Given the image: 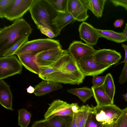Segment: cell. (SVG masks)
<instances>
[{
	"label": "cell",
	"mask_w": 127,
	"mask_h": 127,
	"mask_svg": "<svg viewBox=\"0 0 127 127\" xmlns=\"http://www.w3.org/2000/svg\"><path fill=\"white\" fill-rule=\"evenodd\" d=\"M78 64L85 76H94L101 74L112 66L99 62L95 59L93 55L82 58Z\"/></svg>",
	"instance_id": "cell-7"
},
{
	"label": "cell",
	"mask_w": 127,
	"mask_h": 127,
	"mask_svg": "<svg viewBox=\"0 0 127 127\" xmlns=\"http://www.w3.org/2000/svg\"><path fill=\"white\" fill-rule=\"evenodd\" d=\"M94 106L88 105L80 107L78 113L77 127H85L90 113L94 111Z\"/></svg>",
	"instance_id": "cell-23"
},
{
	"label": "cell",
	"mask_w": 127,
	"mask_h": 127,
	"mask_svg": "<svg viewBox=\"0 0 127 127\" xmlns=\"http://www.w3.org/2000/svg\"><path fill=\"white\" fill-rule=\"evenodd\" d=\"M103 85L106 93L111 100L114 102L115 89L113 78L110 73H108L105 76Z\"/></svg>",
	"instance_id": "cell-25"
},
{
	"label": "cell",
	"mask_w": 127,
	"mask_h": 127,
	"mask_svg": "<svg viewBox=\"0 0 127 127\" xmlns=\"http://www.w3.org/2000/svg\"><path fill=\"white\" fill-rule=\"evenodd\" d=\"M22 65L15 55L0 58V80L20 73Z\"/></svg>",
	"instance_id": "cell-6"
},
{
	"label": "cell",
	"mask_w": 127,
	"mask_h": 127,
	"mask_svg": "<svg viewBox=\"0 0 127 127\" xmlns=\"http://www.w3.org/2000/svg\"><path fill=\"white\" fill-rule=\"evenodd\" d=\"M32 127H50L47 120L45 119L35 121Z\"/></svg>",
	"instance_id": "cell-36"
},
{
	"label": "cell",
	"mask_w": 127,
	"mask_h": 127,
	"mask_svg": "<svg viewBox=\"0 0 127 127\" xmlns=\"http://www.w3.org/2000/svg\"><path fill=\"white\" fill-rule=\"evenodd\" d=\"M103 84L97 87L92 86L91 87L93 91V96L97 106L114 104V102L111 100L105 92Z\"/></svg>",
	"instance_id": "cell-18"
},
{
	"label": "cell",
	"mask_w": 127,
	"mask_h": 127,
	"mask_svg": "<svg viewBox=\"0 0 127 127\" xmlns=\"http://www.w3.org/2000/svg\"><path fill=\"white\" fill-rule=\"evenodd\" d=\"M72 103L69 104L57 99L54 100L50 105L44 115V119L48 120L56 116H69L73 117Z\"/></svg>",
	"instance_id": "cell-9"
},
{
	"label": "cell",
	"mask_w": 127,
	"mask_h": 127,
	"mask_svg": "<svg viewBox=\"0 0 127 127\" xmlns=\"http://www.w3.org/2000/svg\"><path fill=\"white\" fill-rule=\"evenodd\" d=\"M39 67V77L50 82L78 85L85 77L68 52L62 56L53 67Z\"/></svg>",
	"instance_id": "cell-1"
},
{
	"label": "cell",
	"mask_w": 127,
	"mask_h": 127,
	"mask_svg": "<svg viewBox=\"0 0 127 127\" xmlns=\"http://www.w3.org/2000/svg\"><path fill=\"white\" fill-rule=\"evenodd\" d=\"M27 92L30 94L34 93L35 91L34 88L31 86H30L26 89Z\"/></svg>",
	"instance_id": "cell-41"
},
{
	"label": "cell",
	"mask_w": 127,
	"mask_h": 127,
	"mask_svg": "<svg viewBox=\"0 0 127 127\" xmlns=\"http://www.w3.org/2000/svg\"><path fill=\"white\" fill-rule=\"evenodd\" d=\"M78 113H74L70 127H77Z\"/></svg>",
	"instance_id": "cell-38"
},
{
	"label": "cell",
	"mask_w": 127,
	"mask_h": 127,
	"mask_svg": "<svg viewBox=\"0 0 127 127\" xmlns=\"http://www.w3.org/2000/svg\"><path fill=\"white\" fill-rule=\"evenodd\" d=\"M68 51L78 63L82 58L93 55L96 50L92 46L81 41H75L70 44Z\"/></svg>",
	"instance_id": "cell-12"
},
{
	"label": "cell",
	"mask_w": 127,
	"mask_h": 127,
	"mask_svg": "<svg viewBox=\"0 0 127 127\" xmlns=\"http://www.w3.org/2000/svg\"><path fill=\"white\" fill-rule=\"evenodd\" d=\"M13 96L10 86L2 80L0 81V103L5 108L11 111Z\"/></svg>",
	"instance_id": "cell-15"
},
{
	"label": "cell",
	"mask_w": 127,
	"mask_h": 127,
	"mask_svg": "<svg viewBox=\"0 0 127 127\" xmlns=\"http://www.w3.org/2000/svg\"><path fill=\"white\" fill-rule=\"evenodd\" d=\"M127 80V62L125 63L124 66L119 78V82L122 84L126 82Z\"/></svg>",
	"instance_id": "cell-33"
},
{
	"label": "cell",
	"mask_w": 127,
	"mask_h": 127,
	"mask_svg": "<svg viewBox=\"0 0 127 127\" xmlns=\"http://www.w3.org/2000/svg\"><path fill=\"white\" fill-rule=\"evenodd\" d=\"M106 0H88V9L97 18L102 17Z\"/></svg>",
	"instance_id": "cell-24"
},
{
	"label": "cell",
	"mask_w": 127,
	"mask_h": 127,
	"mask_svg": "<svg viewBox=\"0 0 127 127\" xmlns=\"http://www.w3.org/2000/svg\"><path fill=\"white\" fill-rule=\"evenodd\" d=\"M115 122L116 127H127V107L122 110L121 114Z\"/></svg>",
	"instance_id": "cell-31"
},
{
	"label": "cell",
	"mask_w": 127,
	"mask_h": 127,
	"mask_svg": "<svg viewBox=\"0 0 127 127\" xmlns=\"http://www.w3.org/2000/svg\"><path fill=\"white\" fill-rule=\"evenodd\" d=\"M28 37L24 38L14 44L4 53L2 57H7L15 55L18 50L28 41Z\"/></svg>",
	"instance_id": "cell-30"
},
{
	"label": "cell",
	"mask_w": 127,
	"mask_h": 127,
	"mask_svg": "<svg viewBox=\"0 0 127 127\" xmlns=\"http://www.w3.org/2000/svg\"><path fill=\"white\" fill-rule=\"evenodd\" d=\"M75 20L67 11L65 13H59L53 21V25L59 34L62 30L68 24L73 23Z\"/></svg>",
	"instance_id": "cell-19"
},
{
	"label": "cell",
	"mask_w": 127,
	"mask_h": 127,
	"mask_svg": "<svg viewBox=\"0 0 127 127\" xmlns=\"http://www.w3.org/2000/svg\"><path fill=\"white\" fill-rule=\"evenodd\" d=\"M29 10L37 28L42 26L52 31L56 37L59 35L52 23L58 13L52 8L47 0H33Z\"/></svg>",
	"instance_id": "cell-3"
},
{
	"label": "cell",
	"mask_w": 127,
	"mask_h": 127,
	"mask_svg": "<svg viewBox=\"0 0 127 127\" xmlns=\"http://www.w3.org/2000/svg\"><path fill=\"white\" fill-rule=\"evenodd\" d=\"M123 96L125 100L126 101H127V93L124 94Z\"/></svg>",
	"instance_id": "cell-44"
},
{
	"label": "cell",
	"mask_w": 127,
	"mask_h": 127,
	"mask_svg": "<svg viewBox=\"0 0 127 127\" xmlns=\"http://www.w3.org/2000/svg\"><path fill=\"white\" fill-rule=\"evenodd\" d=\"M61 47L58 40L48 38L38 39L27 41L18 50L15 55L36 53Z\"/></svg>",
	"instance_id": "cell-4"
},
{
	"label": "cell",
	"mask_w": 127,
	"mask_h": 127,
	"mask_svg": "<svg viewBox=\"0 0 127 127\" xmlns=\"http://www.w3.org/2000/svg\"><path fill=\"white\" fill-rule=\"evenodd\" d=\"M72 109L73 113H78L80 107L77 103H72Z\"/></svg>",
	"instance_id": "cell-39"
},
{
	"label": "cell",
	"mask_w": 127,
	"mask_h": 127,
	"mask_svg": "<svg viewBox=\"0 0 127 127\" xmlns=\"http://www.w3.org/2000/svg\"><path fill=\"white\" fill-rule=\"evenodd\" d=\"M96 120L103 124L109 125L115 122L122 110L114 104L94 107Z\"/></svg>",
	"instance_id": "cell-5"
},
{
	"label": "cell",
	"mask_w": 127,
	"mask_h": 127,
	"mask_svg": "<svg viewBox=\"0 0 127 127\" xmlns=\"http://www.w3.org/2000/svg\"><path fill=\"white\" fill-rule=\"evenodd\" d=\"M67 92L77 96L84 103L93 96V91L92 88L87 87L70 89H67Z\"/></svg>",
	"instance_id": "cell-21"
},
{
	"label": "cell",
	"mask_w": 127,
	"mask_h": 127,
	"mask_svg": "<svg viewBox=\"0 0 127 127\" xmlns=\"http://www.w3.org/2000/svg\"><path fill=\"white\" fill-rule=\"evenodd\" d=\"M107 127H116V123L115 122L111 124L107 125Z\"/></svg>",
	"instance_id": "cell-43"
},
{
	"label": "cell",
	"mask_w": 127,
	"mask_h": 127,
	"mask_svg": "<svg viewBox=\"0 0 127 127\" xmlns=\"http://www.w3.org/2000/svg\"><path fill=\"white\" fill-rule=\"evenodd\" d=\"M124 22V20L122 19H119L116 20L113 24L114 27L116 28L122 27Z\"/></svg>",
	"instance_id": "cell-37"
},
{
	"label": "cell",
	"mask_w": 127,
	"mask_h": 127,
	"mask_svg": "<svg viewBox=\"0 0 127 127\" xmlns=\"http://www.w3.org/2000/svg\"><path fill=\"white\" fill-rule=\"evenodd\" d=\"M32 29L23 18L15 20L11 25L0 30V56L2 57L14 44L29 37Z\"/></svg>",
	"instance_id": "cell-2"
},
{
	"label": "cell",
	"mask_w": 127,
	"mask_h": 127,
	"mask_svg": "<svg viewBox=\"0 0 127 127\" xmlns=\"http://www.w3.org/2000/svg\"><path fill=\"white\" fill-rule=\"evenodd\" d=\"M68 53L62 47L43 51L36 53L35 61L39 67H53L62 56Z\"/></svg>",
	"instance_id": "cell-8"
},
{
	"label": "cell",
	"mask_w": 127,
	"mask_h": 127,
	"mask_svg": "<svg viewBox=\"0 0 127 127\" xmlns=\"http://www.w3.org/2000/svg\"><path fill=\"white\" fill-rule=\"evenodd\" d=\"M88 0H68L67 11L76 20L83 22L88 18Z\"/></svg>",
	"instance_id": "cell-10"
},
{
	"label": "cell",
	"mask_w": 127,
	"mask_h": 127,
	"mask_svg": "<svg viewBox=\"0 0 127 127\" xmlns=\"http://www.w3.org/2000/svg\"><path fill=\"white\" fill-rule=\"evenodd\" d=\"M33 0H15L6 13L5 18L10 21L20 18L29 10Z\"/></svg>",
	"instance_id": "cell-11"
},
{
	"label": "cell",
	"mask_w": 127,
	"mask_h": 127,
	"mask_svg": "<svg viewBox=\"0 0 127 127\" xmlns=\"http://www.w3.org/2000/svg\"><path fill=\"white\" fill-rule=\"evenodd\" d=\"M93 56L95 59L99 62L110 65L118 63L122 58L120 53L111 49H103L96 50Z\"/></svg>",
	"instance_id": "cell-13"
},
{
	"label": "cell",
	"mask_w": 127,
	"mask_h": 127,
	"mask_svg": "<svg viewBox=\"0 0 127 127\" xmlns=\"http://www.w3.org/2000/svg\"><path fill=\"white\" fill-rule=\"evenodd\" d=\"M122 47L124 48L125 53L124 60L122 63H125L127 62V45L122 44Z\"/></svg>",
	"instance_id": "cell-40"
},
{
	"label": "cell",
	"mask_w": 127,
	"mask_h": 127,
	"mask_svg": "<svg viewBox=\"0 0 127 127\" xmlns=\"http://www.w3.org/2000/svg\"><path fill=\"white\" fill-rule=\"evenodd\" d=\"M18 125L20 127H27L29 124L31 114L25 109L18 111Z\"/></svg>",
	"instance_id": "cell-26"
},
{
	"label": "cell",
	"mask_w": 127,
	"mask_h": 127,
	"mask_svg": "<svg viewBox=\"0 0 127 127\" xmlns=\"http://www.w3.org/2000/svg\"><path fill=\"white\" fill-rule=\"evenodd\" d=\"M123 33L125 35L127 41V23H126L125 28L123 31Z\"/></svg>",
	"instance_id": "cell-42"
},
{
	"label": "cell",
	"mask_w": 127,
	"mask_h": 127,
	"mask_svg": "<svg viewBox=\"0 0 127 127\" xmlns=\"http://www.w3.org/2000/svg\"><path fill=\"white\" fill-rule=\"evenodd\" d=\"M36 53H25L17 56L22 64L26 69L38 75L40 69L35 61Z\"/></svg>",
	"instance_id": "cell-16"
},
{
	"label": "cell",
	"mask_w": 127,
	"mask_h": 127,
	"mask_svg": "<svg viewBox=\"0 0 127 127\" xmlns=\"http://www.w3.org/2000/svg\"><path fill=\"white\" fill-rule=\"evenodd\" d=\"M79 31L80 38L91 46L96 44L100 37L96 29L86 22H83L81 24Z\"/></svg>",
	"instance_id": "cell-14"
},
{
	"label": "cell",
	"mask_w": 127,
	"mask_h": 127,
	"mask_svg": "<svg viewBox=\"0 0 127 127\" xmlns=\"http://www.w3.org/2000/svg\"><path fill=\"white\" fill-rule=\"evenodd\" d=\"M72 118L69 116H56L47 120L50 127H70Z\"/></svg>",
	"instance_id": "cell-22"
},
{
	"label": "cell",
	"mask_w": 127,
	"mask_h": 127,
	"mask_svg": "<svg viewBox=\"0 0 127 127\" xmlns=\"http://www.w3.org/2000/svg\"><path fill=\"white\" fill-rule=\"evenodd\" d=\"M105 79V76H100L97 75L93 76L92 80V87H96L102 85Z\"/></svg>",
	"instance_id": "cell-32"
},
{
	"label": "cell",
	"mask_w": 127,
	"mask_h": 127,
	"mask_svg": "<svg viewBox=\"0 0 127 127\" xmlns=\"http://www.w3.org/2000/svg\"><path fill=\"white\" fill-rule=\"evenodd\" d=\"M109 1L115 6L122 7L127 10V0H109Z\"/></svg>",
	"instance_id": "cell-35"
},
{
	"label": "cell",
	"mask_w": 127,
	"mask_h": 127,
	"mask_svg": "<svg viewBox=\"0 0 127 127\" xmlns=\"http://www.w3.org/2000/svg\"><path fill=\"white\" fill-rule=\"evenodd\" d=\"M40 30L41 32L45 34L50 38H52L56 37L54 32L50 29L44 27L42 26H40L38 28Z\"/></svg>",
	"instance_id": "cell-34"
},
{
	"label": "cell",
	"mask_w": 127,
	"mask_h": 127,
	"mask_svg": "<svg viewBox=\"0 0 127 127\" xmlns=\"http://www.w3.org/2000/svg\"><path fill=\"white\" fill-rule=\"evenodd\" d=\"M100 37H102L118 43L126 41V39L123 32H119L112 30H104L96 29Z\"/></svg>",
	"instance_id": "cell-20"
},
{
	"label": "cell",
	"mask_w": 127,
	"mask_h": 127,
	"mask_svg": "<svg viewBox=\"0 0 127 127\" xmlns=\"http://www.w3.org/2000/svg\"><path fill=\"white\" fill-rule=\"evenodd\" d=\"M62 88V86L60 84L43 80L35 86L34 93L36 96H40Z\"/></svg>",
	"instance_id": "cell-17"
},
{
	"label": "cell",
	"mask_w": 127,
	"mask_h": 127,
	"mask_svg": "<svg viewBox=\"0 0 127 127\" xmlns=\"http://www.w3.org/2000/svg\"><path fill=\"white\" fill-rule=\"evenodd\" d=\"M107 125L96 120L93 111L89 114L85 127H107Z\"/></svg>",
	"instance_id": "cell-28"
},
{
	"label": "cell",
	"mask_w": 127,
	"mask_h": 127,
	"mask_svg": "<svg viewBox=\"0 0 127 127\" xmlns=\"http://www.w3.org/2000/svg\"><path fill=\"white\" fill-rule=\"evenodd\" d=\"M15 0H0V17L5 18V15Z\"/></svg>",
	"instance_id": "cell-29"
},
{
	"label": "cell",
	"mask_w": 127,
	"mask_h": 127,
	"mask_svg": "<svg viewBox=\"0 0 127 127\" xmlns=\"http://www.w3.org/2000/svg\"><path fill=\"white\" fill-rule=\"evenodd\" d=\"M52 8L57 13L67 11L68 0H47Z\"/></svg>",
	"instance_id": "cell-27"
}]
</instances>
